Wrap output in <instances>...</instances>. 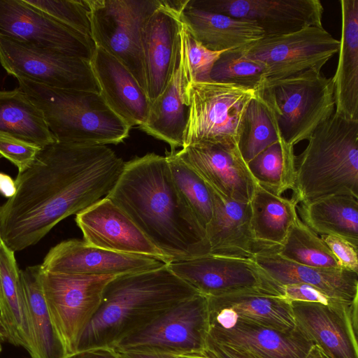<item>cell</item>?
I'll list each match as a JSON object with an SVG mask.
<instances>
[{"label": "cell", "mask_w": 358, "mask_h": 358, "mask_svg": "<svg viewBox=\"0 0 358 358\" xmlns=\"http://www.w3.org/2000/svg\"><path fill=\"white\" fill-rule=\"evenodd\" d=\"M124 165L103 145L55 141L42 148L0 206V238L14 252L36 244L60 221L105 197Z\"/></svg>", "instance_id": "obj_1"}, {"label": "cell", "mask_w": 358, "mask_h": 358, "mask_svg": "<svg viewBox=\"0 0 358 358\" xmlns=\"http://www.w3.org/2000/svg\"><path fill=\"white\" fill-rule=\"evenodd\" d=\"M106 197L126 213L169 262L210 254L206 231L177 189L165 156L148 153L124 162Z\"/></svg>", "instance_id": "obj_2"}, {"label": "cell", "mask_w": 358, "mask_h": 358, "mask_svg": "<svg viewBox=\"0 0 358 358\" xmlns=\"http://www.w3.org/2000/svg\"><path fill=\"white\" fill-rule=\"evenodd\" d=\"M198 294L167 265L117 275L106 285L101 304L85 328L77 352L113 348L121 340Z\"/></svg>", "instance_id": "obj_3"}, {"label": "cell", "mask_w": 358, "mask_h": 358, "mask_svg": "<svg viewBox=\"0 0 358 358\" xmlns=\"http://www.w3.org/2000/svg\"><path fill=\"white\" fill-rule=\"evenodd\" d=\"M295 156L291 199L297 206L336 194L358 198V120L335 112Z\"/></svg>", "instance_id": "obj_4"}, {"label": "cell", "mask_w": 358, "mask_h": 358, "mask_svg": "<svg viewBox=\"0 0 358 358\" xmlns=\"http://www.w3.org/2000/svg\"><path fill=\"white\" fill-rule=\"evenodd\" d=\"M17 80L18 88L41 111L56 141L106 145L120 143L128 137L131 127L109 108L100 92Z\"/></svg>", "instance_id": "obj_5"}, {"label": "cell", "mask_w": 358, "mask_h": 358, "mask_svg": "<svg viewBox=\"0 0 358 358\" xmlns=\"http://www.w3.org/2000/svg\"><path fill=\"white\" fill-rule=\"evenodd\" d=\"M257 92L271 109L281 137L292 146L308 140L335 112L332 78L321 70L267 80Z\"/></svg>", "instance_id": "obj_6"}, {"label": "cell", "mask_w": 358, "mask_h": 358, "mask_svg": "<svg viewBox=\"0 0 358 358\" xmlns=\"http://www.w3.org/2000/svg\"><path fill=\"white\" fill-rule=\"evenodd\" d=\"M255 94L253 90L232 84L189 82L183 147L238 145L248 106Z\"/></svg>", "instance_id": "obj_7"}, {"label": "cell", "mask_w": 358, "mask_h": 358, "mask_svg": "<svg viewBox=\"0 0 358 358\" xmlns=\"http://www.w3.org/2000/svg\"><path fill=\"white\" fill-rule=\"evenodd\" d=\"M91 38L122 63L146 93L142 27L162 0H88Z\"/></svg>", "instance_id": "obj_8"}, {"label": "cell", "mask_w": 358, "mask_h": 358, "mask_svg": "<svg viewBox=\"0 0 358 358\" xmlns=\"http://www.w3.org/2000/svg\"><path fill=\"white\" fill-rule=\"evenodd\" d=\"M208 336L207 296L198 294L171 308L150 324L119 341L118 352L176 357L203 355Z\"/></svg>", "instance_id": "obj_9"}, {"label": "cell", "mask_w": 358, "mask_h": 358, "mask_svg": "<svg viewBox=\"0 0 358 358\" xmlns=\"http://www.w3.org/2000/svg\"><path fill=\"white\" fill-rule=\"evenodd\" d=\"M117 275L50 273L41 268L40 281L53 325L67 358L98 310L107 283Z\"/></svg>", "instance_id": "obj_10"}, {"label": "cell", "mask_w": 358, "mask_h": 358, "mask_svg": "<svg viewBox=\"0 0 358 358\" xmlns=\"http://www.w3.org/2000/svg\"><path fill=\"white\" fill-rule=\"evenodd\" d=\"M0 64L16 78L53 88L100 92L90 62L1 36Z\"/></svg>", "instance_id": "obj_11"}, {"label": "cell", "mask_w": 358, "mask_h": 358, "mask_svg": "<svg viewBox=\"0 0 358 358\" xmlns=\"http://www.w3.org/2000/svg\"><path fill=\"white\" fill-rule=\"evenodd\" d=\"M339 46V40L322 26L264 36L241 48L248 56L264 64L267 80H278L309 69L321 70L338 52Z\"/></svg>", "instance_id": "obj_12"}, {"label": "cell", "mask_w": 358, "mask_h": 358, "mask_svg": "<svg viewBox=\"0 0 358 358\" xmlns=\"http://www.w3.org/2000/svg\"><path fill=\"white\" fill-rule=\"evenodd\" d=\"M169 268L206 296L257 290L276 296L281 286L253 259L207 255L169 262Z\"/></svg>", "instance_id": "obj_13"}, {"label": "cell", "mask_w": 358, "mask_h": 358, "mask_svg": "<svg viewBox=\"0 0 358 358\" xmlns=\"http://www.w3.org/2000/svg\"><path fill=\"white\" fill-rule=\"evenodd\" d=\"M0 36L90 62L96 48L91 37L56 21L25 0H0Z\"/></svg>", "instance_id": "obj_14"}, {"label": "cell", "mask_w": 358, "mask_h": 358, "mask_svg": "<svg viewBox=\"0 0 358 358\" xmlns=\"http://www.w3.org/2000/svg\"><path fill=\"white\" fill-rule=\"evenodd\" d=\"M196 8L256 23L265 36L322 27L324 8L319 0H189Z\"/></svg>", "instance_id": "obj_15"}, {"label": "cell", "mask_w": 358, "mask_h": 358, "mask_svg": "<svg viewBox=\"0 0 358 358\" xmlns=\"http://www.w3.org/2000/svg\"><path fill=\"white\" fill-rule=\"evenodd\" d=\"M187 0H162L145 21L141 45L146 94L150 102L168 85L178 64L180 49V13Z\"/></svg>", "instance_id": "obj_16"}, {"label": "cell", "mask_w": 358, "mask_h": 358, "mask_svg": "<svg viewBox=\"0 0 358 358\" xmlns=\"http://www.w3.org/2000/svg\"><path fill=\"white\" fill-rule=\"evenodd\" d=\"M357 303H290L298 328L329 358H358Z\"/></svg>", "instance_id": "obj_17"}, {"label": "cell", "mask_w": 358, "mask_h": 358, "mask_svg": "<svg viewBox=\"0 0 358 358\" xmlns=\"http://www.w3.org/2000/svg\"><path fill=\"white\" fill-rule=\"evenodd\" d=\"M208 310V337L261 358H306L313 343L298 328L283 331Z\"/></svg>", "instance_id": "obj_18"}, {"label": "cell", "mask_w": 358, "mask_h": 358, "mask_svg": "<svg viewBox=\"0 0 358 358\" xmlns=\"http://www.w3.org/2000/svg\"><path fill=\"white\" fill-rule=\"evenodd\" d=\"M168 263L144 255L115 252L69 239L52 248L41 264L43 271L64 274L119 275L150 271Z\"/></svg>", "instance_id": "obj_19"}, {"label": "cell", "mask_w": 358, "mask_h": 358, "mask_svg": "<svg viewBox=\"0 0 358 358\" xmlns=\"http://www.w3.org/2000/svg\"><path fill=\"white\" fill-rule=\"evenodd\" d=\"M76 222L83 241L90 245L119 253L155 257L169 263L126 213L106 196L78 213Z\"/></svg>", "instance_id": "obj_20"}, {"label": "cell", "mask_w": 358, "mask_h": 358, "mask_svg": "<svg viewBox=\"0 0 358 358\" xmlns=\"http://www.w3.org/2000/svg\"><path fill=\"white\" fill-rule=\"evenodd\" d=\"M176 153L221 194L237 201L251 202L257 183L238 145H192Z\"/></svg>", "instance_id": "obj_21"}, {"label": "cell", "mask_w": 358, "mask_h": 358, "mask_svg": "<svg viewBox=\"0 0 358 358\" xmlns=\"http://www.w3.org/2000/svg\"><path fill=\"white\" fill-rule=\"evenodd\" d=\"M90 64L99 92L109 108L131 127L143 124L151 102L128 69L96 46Z\"/></svg>", "instance_id": "obj_22"}, {"label": "cell", "mask_w": 358, "mask_h": 358, "mask_svg": "<svg viewBox=\"0 0 358 358\" xmlns=\"http://www.w3.org/2000/svg\"><path fill=\"white\" fill-rule=\"evenodd\" d=\"M207 185L213 208L206 227L210 255L254 259L258 248L252 231L250 203L232 200Z\"/></svg>", "instance_id": "obj_23"}, {"label": "cell", "mask_w": 358, "mask_h": 358, "mask_svg": "<svg viewBox=\"0 0 358 358\" xmlns=\"http://www.w3.org/2000/svg\"><path fill=\"white\" fill-rule=\"evenodd\" d=\"M254 260L280 285L306 284L334 299L346 302L358 300V273L345 268L310 267L272 252H257Z\"/></svg>", "instance_id": "obj_24"}, {"label": "cell", "mask_w": 358, "mask_h": 358, "mask_svg": "<svg viewBox=\"0 0 358 358\" xmlns=\"http://www.w3.org/2000/svg\"><path fill=\"white\" fill-rule=\"evenodd\" d=\"M189 79L180 49L173 74L164 92L150 103L146 120L139 126L148 134L167 143L171 150L184 145L187 121Z\"/></svg>", "instance_id": "obj_25"}, {"label": "cell", "mask_w": 358, "mask_h": 358, "mask_svg": "<svg viewBox=\"0 0 358 358\" xmlns=\"http://www.w3.org/2000/svg\"><path fill=\"white\" fill-rule=\"evenodd\" d=\"M0 238V328L3 338L36 358L28 310L15 257Z\"/></svg>", "instance_id": "obj_26"}, {"label": "cell", "mask_w": 358, "mask_h": 358, "mask_svg": "<svg viewBox=\"0 0 358 358\" xmlns=\"http://www.w3.org/2000/svg\"><path fill=\"white\" fill-rule=\"evenodd\" d=\"M180 20L199 42L213 51L240 48L265 36L253 22L196 8L189 0L180 13Z\"/></svg>", "instance_id": "obj_27"}, {"label": "cell", "mask_w": 358, "mask_h": 358, "mask_svg": "<svg viewBox=\"0 0 358 358\" xmlns=\"http://www.w3.org/2000/svg\"><path fill=\"white\" fill-rule=\"evenodd\" d=\"M341 36L332 77L335 113L358 120V0H341Z\"/></svg>", "instance_id": "obj_28"}, {"label": "cell", "mask_w": 358, "mask_h": 358, "mask_svg": "<svg viewBox=\"0 0 358 358\" xmlns=\"http://www.w3.org/2000/svg\"><path fill=\"white\" fill-rule=\"evenodd\" d=\"M209 310L283 331L298 329L291 304L259 291L239 292L207 296Z\"/></svg>", "instance_id": "obj_29"}, {"label": "cell", "mask_w": 358, "mask_h": 358, "mask_svg": "<svg viewBox=\"0 0 358 358\" xmlns=\"http://www.w3.org/2000/svg\"><path fill=\"white\" fill-rule=\"evenodd\" d=\"M251 227L258 252L282 245L299 216L296 205L257 184L250 202Z\"/></svg>", "instance_id": "obj_30"}, {"label": "cell", "mask_w": 358, "mask_h": 358, "mask_svg": "<svg viewBox=\"0 0 358 358\" xmlns=\"http://www.w3.org/2000/svg\"><path fill=\"white\" fill-rule=\"evenodd\" d=\"M296 211L315 234L341 237L358 248V198L332 195L299 204Z\"/></svg>", "instance_id": "obj_31"}, {"label": "cell", "mask_w": 358, "mask_h": 358, "mask_svg": "<svg viewBox=\"0 0 358 358\" xmlns=\"http://www.w3.org/2000/svg\"><path fill=\"white\" fill-rule=\"evenodd\" d=\"M0 135L41 148L56 141L41 111L18 87L0 90Z\"/></svg>", "instance_id": "obj_32"}, {"label": "cell", "mask_w": 358, "mask_h": 358, "mask_svg": "<svg viewBox=\"0 0 358 358\" xmlns=\"http://www.w3.org/2000/svg\"><path fill=\"white\" fill-rule=\"evenodd\" d=\"M41 271V265L29 266L20 271L36 358H67L43 296Z\"/></svg>", "instance_id": "obj_33"}, {"label": "cell", "mask_w": 358, "mask_h": 358, "mask_svg": "<svg viewBox=\"0 0 358 358\" xmlns=\"http://www.w3.org/2000/svg\"><path fill=\"white\" fill-rule=\"evenodd\" d=\"M295 156L294 146L281 139L256 156L248 166L257 184L281 196L294 187Z\"/></svg>", "instance_id": "obj_34"}, {"label": "cell", "mask_w": 358, "mask_h": 358, "mask_svg": "<svg viewBox=\"0 0 358 358\" xmlns=\"http://www.w3.org/2000/svg\"><path fill=\"white\" fill-rule=\"evenodd\" d=\"M282 139L274 115L262 96L256 92L250 102L238 143L239 151L248 164L256 156Z\"/></svg>", "instance_id": "obj_35"}, {"label": "cell", "mask_w": 358, "mask_h": 358, "mask_svg": "<svg viewBox=\"0 0 358 358\" xmlns=\"http://www.w3.org/2000/svg\"><path fill=\"white\" fill-rule=\"evenodd\" d=\"M268 252V251H264ZM292 262L316 268H342L329 247L298 216L283 244L273 251Z\"/></svg>", "instance_id": "obj_36"}, {"label": "cell", "mask_w": 358, "mask_h": 358, "mask_svg": "<svg viewBox=\"0 0 358 358\" xmlns=\"http://www.w3.org/2000/svg\"><path fill=\"white\" fill-rule=\"evenodd\" d=\"M171 176L180 194L200 226L205 230L213 215V200L205 181L176 155V150L166 154Z\"/></svg>", "instance_id": "obj_37"}, {"label": "cell", "mask_w": 358, "mask_h": 358, "mask_svg": "<svg viewBox=\"0 0 358 358\" xmlns=\"http://www.w3.org/2000/svg\"><path fill=\"white\" fill-rule=\"evenodd\" d=\"M211 82L259 90L268 79L264 63L248 56L241 48L223 52L210 75Z\"/></svg>", "instance_id": "obj_38"}, {"label": "cell", "mask_w": 358, "mask_h": 358, "mask_svg": "<svg viewBox=\"0 0 358 358\" xmlns=\"http://www.w3.org/2000/svg\"><path fill=\"white\" fill-rule=\"evenodd\" d=\"M56 21L91 37L88 0H25Z\"/></svg>", "instance_id": "obj_39"}, {"label": "cell", "mask_w": 358, "mask_h": 358, "mask_svg": "<svg viewBox=\"0 0 358 358\" xmlns=\"http://www.w3.org/2000/svg\"><path fill=\"white\" fill-rule=\"evenodd\" d=\"M180 50L189 82H211V70L223 52L213 51L206 48L189 33L182 22Z\"/></svg>", "instance_id": "obj_40"}, {"label": "cell", "mask_w": 358, "mask_h": 358, "mask_svg": "<svg viewBox=\"0 0 358 358\" xmlns=\"http://www.w3.org/2000/svg\"><path fill=\"white\" fill-rule=\"evenodd\" d=\"M42 148L25 141L0 135V155L24 171L34 162Z\"/></svg>", "instance_id": "obj_41"}, {"label": "cell", "mask_w": 358, "mask_h": 358, "mask_svg": "<svg viewBox=\"0 0 358 358\" xmlns=\"http://www.w3.org/2000/svg\"><path fill=\"white\" fill-rule=\"evenodd\" d=\"M276 297L289 303L294 301H303L332 305L341 302H346L332 299L320 289L301 283L281 285Z\"/></svg>", "instance_id": "obj_42"}, {"label": "cell", "mask_w": 358, "mask_h": 358, "mask_svg": "<svg viewBox=\"0 0 358 358\" xmlns=\"http://www.w3.org/2000/svg\"><path fill=\"white\" fill-rule=\"evenodd\" d=\"M321 238L338 260L341 266L358 273L357 250L345 239L334 235H321Z\"/></svg>", "instance_id": "obj_43"}, {"label": "cell", "mask_w": 358, "mask_h": 358, "mask_svg": "<svg viewBox=\"0 0 358 358\" xmlns=\"http://www.w3.org/2000/svg\"><path fill=\"white\" fill-rule=\"evenodd\" d=\"M206 348L217 358H261L243 348L215 342L208 336Z\"/></svg>", "instance_id": "obj_44"}, {"label": "cell", "mask_w": 358, "mask_h": 358, "mask_svg": "<svg viewBox=\"0 0 358 358\" xmlns=\"http://www.w3.org/2000/svg\"><path fill=\"white\" fill-rule=\"evenodd\" d=\"M68 358H121L113 348H99L77 352Z\"/></svg>", "instance_id": "obj_45"}, {"label": "cell", "mask_w": 358, "mask_h": 358, "mask_svg": "<svg viewBox=\"0 0 358 358\" xmlns=\"http://www.w3.org/2000/svg\"><path fill=\"white\" fill-rule=\"evenodd\" d=\"M15 189V180L6 174L0 173V193L9 198L13 195Z\"/></svg>", "instance_id": "obj_46"}, {"label": "cell", "mask_w": 358, "mask_h": 358, "mask_svg": "<svg viewBox=\"0 0 358 358\" xmlns=\"http://www.w3.org/2000/svg\"><path fill=\"white\" fill-rule=\"evenodd\" d=\"M121 358H178L176 356L148 352H119Z\"/></svg>", "instance_id": "obj_47"}, {"label": "cell", "mask_w": 358, "mask_h": 358, "mask_svg": "<svg viewBox=\"0 0 358 358\" xmlns=\"http://www.w3.org/2000/svg\"><path fill=\"white\" fill-rule=\"evenodd\" d=\"M306 358H329L316 345L313 344Z\"/></svg>", "instance_id": "obj_48"}, {"label": "cell", "mask_w": 358, "mask_h": 358, "mask_svg": "<svg viewBox=\"0 0 358 358\" xmlns=\"http://www.w3.org/2000/svg\"><path fill=\"white\" fill-rule=\"evenodd\" d=\"M178 358H208L204 354L201 355H186V356H180Z\"/></svg>", "instance_id": "obj_49"}, {"label": "cell", "mask_w": 358, "mask_h": 358, "mask_svg": "<svg viewBox=\"0 0 358 358\" xmlns=\"http://www.w3.org/2000/svg\"><path fill=\"white\" fill-rule=\"evenodd\" d=\"M3 338V334H2V332H1V328H0V353L1 352V338Z\"/></svg>", "instance_id": "obj_50"}, {"label": "cell", "mask_w": 358, "mask_h": 358, "mask_svg": "<svg viewBox=\"0 0 358 358\" xmlns=\"http://www.w3.org/2000/svg\"><path fill=\"white\" fill-rule=\"evenodd\" d=\"M1 156L0 155V159H1Z\"/></svg>", "instance_id": "obj_51"}]
</instances>
